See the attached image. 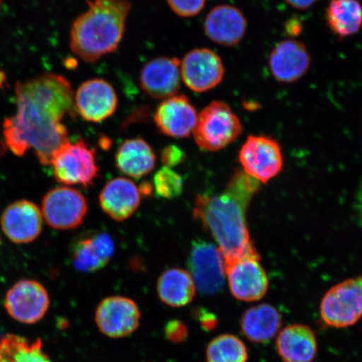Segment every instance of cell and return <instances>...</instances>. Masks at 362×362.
Wrapping results in <instances>:
<instances>
[{"label":"cell","instance_id":"ba28073f","mask_svg":"<svg viewBox=\"0 0 362 362\" xmlns=\"http://www.w3.org/2000/svg\"><path fill=\"white\" fill-rule=\"evenodd\" d=\"M187 266L197 291L203 296H214L223 288L225 259L218 247L204 240H196L189 250Z\"/></svg>","mask_w":362,"mask_h":362},{"label":"cell","instance_id":"836d02e7","mask_svg":"<svg viewBox=\"0 0 362 362\" xmlns=\"http://www.w3.org/2000/svg\"><path fill=\"white\" fill-rule=\"evenodd\" d=\"M285 30L287 33L292 36H297L301 33L302 31V23L300 20L293 18V19L288 20L285 25Z\"/></svg>","mask_w":362,"mask_h":362},{"label":"cell","instance_id":"8992f818","mask_svg":"<svg viewBox=\"0 0 362 362\" xmlns=\"http://www.w3.org/2000/svg\"><path fill=\"white\" fill-rule=\"evenodd\" d=\"M323 322L333 328H346L362 318V275L329 289L320 306Z\"/></svg>","mask_w":362,"mask_h":362},{"label":"cell","instance_id":"603a6c76","mask_svg":"<svg viewBox=\"0 0 362 362\" xmlns=\"http://www.w3.org/2000/svg\"><path fill=\"white\" fill-rule=\"evenodd\" d=\"M282 324V316L274 306L260 304L244 312L241 330L249 341L264 344L278 336Z\"/></svg>","mask_w":362,"mask_h":362},{"label":"cell","instance_id":"8fae6325","mask_svg":"<svg viewBox=\"0 0 362 362\" xmlns=\"http://www.w3.org/2000/svg\"><path fill=\"white\" fill-rule=\"evenodd\" d=\"M141 312L136 302L124 296L104 298L95 311V322L104 336L120 339L138 329Z\"/></svg>","mask_w":362,"mask_h":362},{"label":"cell","instance_id":"30bf717a","mask_svg":"<svg viewBox=\"0 0 362 362\" xmlns=\"http://www.w3.org/2000/svg\"><path fill=\"white\" fill-rule=\"evenodd\" d=\"M51 305L49 293L36 280L21 279L8 289L4 308L18 322L33 325L42 320Z\"/></svg>","mask_w":362,"mask_h":362},{"label":"cell","instance_id":"2e32d148","mask_svg":"<svg viewBox=\"0 0 362 362\" xmlns=\"http://www.w3.org/2000/svg\"><path fill=\"white\" fill-rule=\"evenodd\" d=\"M181 61L160 57L148 62L140 72V87L149 97L165 100L177 95L181 84Z\"/></svg>","mask_w":362,"mask_h":362},{"label":"cell","instance_id":"5b68a950","mask_svg":"<svg viewBox=\"0 0 362 362\" xmlns=\"http://www.w3.org/2000/svg\"><path fill=\"white\" fill-rule=\"evenodd\" d=\"M55 179L63 185L88 187L98 175L96 149L83 140L68 142L53 156L51 165Z\"/></svg>","mask_w":362,"mask_h":362},{"label":"cell","instance_id":"ffe728a7","mask_svg":"<svg viewBox=\"0 0 362 362\" xmlns=\"http://www.w3.org/2000/svg\"><path fill=\"white\" fill-rule=\"evenodd\" d=\"M115 243L105 233L94 232L75 240L71 247L74 268L81 273H95L105 268L115 255Z\"/></svg>","mask_w":362,"mask_h":362},{"label":"cell","instance_id":"d4e9b609","mask_svg":"<svg viewBox=\"0 0 362 362\" xmlns=\"http://www.w3.org/2000/svg\"><path fill=\"white\" fill-rule=\"evenodd\" d=\"M197 288L187 270L173 268L163 272L157 282L158 298L166 305L181 308L191 304Z\"/></svg>","mask_w":362,"mask_h":362},{"label":"cell","instance_id":"52a82bcc","mask_svg":"<svg viewBox=\"0 0 362 362\" xmlns=\"http://www.w3.org/2000/svg\"><path fill=\"white\" fill-rule=\"evenodd\" d=\"M238 160L244 173L260 184L276 177L284 166L281 146L266 135H249L240 149Z\"/></svg>","mask_w":362,"mask_h":362},{"label":"cell","instance_id":"9c48e42d","mask_svg":"<svg viewBox=\"0 0 362 362\" xmlns=\"http://www.w3.org/2000/svg\"><path fill=\"white\" fill-rule=\"evenodd\" d=\"M88 211L87 199L78 189L62 185L51 189L42 199V214L53 229L78 228Z\"/></svg>","mask_w":362,"mask_h":362},{"label":"cell","instance_id":"4dcf8cb0","mask_svg":"<svg viewBox=\"0 0 362 362\" xmlns=\"http://www.w3.org/2000/svg\"><path fill=\"white\" fill-rule=\"evenodd\" d=\"M167 339L172 343H181L188 337V328L182 321L173 320L169 321L165 327Z\"/></svg>","mask_w":362,"mask_h":362},{"label":"cell","instance_id":"1f68e13d","mask_svg":"<svg viewBox=\"0 0 362 362\" xmlns=\"http://www.w3.org/2000/svg\"><path fill=\"white\" fill-rule=\"evenodd\" d=\"M185 158V153L182 149L176 146H167L161 152V161L168 168L179 165Z\"/></svg>","mask_w":362,"mask_h":362},{"label":"cell","instance_id":"cb8c5ba5","mask_svg":"<svg viewBox=\"0 0 362 362\" xmlns=\"http://www.w3.org/2000/svg\"><path fill=\"white\" fill-rule=\"evenodd\" d=\"M156 156L153 148L141 138L129 139L117 148L115 165L121 173L140 179L155 168Z\"/></svg>","mask_w":362,"mask_h":362},{"label":"cell","instance_id":"f1b7e54d","mask_svg":"<svg viewBox=\"0 0 362 362\" xmlns=\"http://www.w3.org/2000/svg\"><path fill=\"white\" fill-rule=\"evenodd\" d=\"M153 188L158 197L175 199L183 192L184 180L177 172L168 167H163L153 176Z\"/></svg>","mask_w":362,"mask_h":362},{"label":"cell","instance_id":"d590c367","mask_svg":"<svg viewBox=\"0 0 362 362\" xmlns=\"http://www.w3.org/2000/svg\"><path fill=\"white\" fill-rule=\"evenodd\" d=\"M6 146H4V144L1 141V139H0V157L3 156L4 151H6Z\"/></svg>","mask_w":362,"mask_h":362},{"label":"cell","instance_id":"4fadbf2b","mask_svg":"<svg viewBox=\"0 0 362 362\" xmlns=\"http://www.w3.org/2000/svg\"><path fill=\"white\" fill-rule=\"evenodd\" d=\"M181 78L194 93H205L223 81L225 66L223 60L212 49L197 48L188 52L180 63Z\"/></svg>","mask_w":362,"mask_h":362},{"label":"cell","instance_id":"e575fe53","mask_svg":"<svg viewBox=\"0 0 362 362\" xmlns=\"http://www.w3.org/2000/svg\"><path fill=\"white\" fill-rule=\"evenodd\" d=\"M197 315H198L199 320H200L203 327L209 329L215 327L216 321L214 315H210L209 313H207V312H204L201 310L198 311Z\"/></svg>","mask_w":362,"mask_h":362},{"label":"cell","instance_id":"7c38bea8","mask_svg":"<svg viewBox=\"0 0 362 362\" xmlns=\"http://www.w3.org/2000/svg\"><path fill=\"white\" fill-rule=\"evenodd\" d=\"M226 276L230 293L240 301H259L268 292L269 278L260 264L259 253L226 265Z\"/></svg>","mask_w":362,"mask_h":362},{"label":"cell","instance_id":"d6986e66","mask_svg":"<svg viewBox=\"0 0 362 362\" xmlns=\"http://www.w3.org/2000/svg\"><path fill=\"white\" fill-rule=\"evenodd\" d=\"M245 16L238 8L220 4L211 8L204 22V31L212 42L226 47L242 42L247 33Z\"/></svg>","mask_w":362,"mask_h":362},{"label":"cell","instance_id":"e0dca14e","mask_svg":"<svg viewBox=\"0 0 362 362\" xmlns=\"http://www.w3.org/2000/svg\"><path fill=\"white\" fill-rule=\"evenodd\" d=\"M310 64L306 45L297 40H282L272 49L269 57L271 74L281 83L300 80L310 70Z\"/></svg>","mask_w":362,"mask_h":362},{"label":"cell","instance_id":"ac0fdd59","mask_svg":"<svg viewBox=\"0 0 362 362\" xmlns=\"http://www.w3.org/2000/svg\"><path fill=\"white\" fill-rule=\"evenodd\" d=\"M198 112L185 95H175L158 106L155 123L160 133L171 138L183 139L193 133Z\"/></svg>","mask_w":362,"mask_h":362},{"label":"cell","instance_id":"44dd1931","mask_svg":"<svg viewBox=\"0 0 362 362\" xmlns=\"http://www.w3.org/2000/svg\"><path fill=\"white\" fill-rule=\"evenodd\" d=\"M141 191L132 180L117 177L104 185L99 203L112 220L124 221L132 216L141 203Z\"/></svg>","mask_w":362,"mask_h":362},{"label":"cell","instance_id":"4316f807","mask_svg":"<svg viewBox=\"0 0 362 362\" xmlns=\"http://www.w3.org/2000/svg\"><path fill=\"white\" fill-rule=\"evenodd\" d=\"M0 362H53L43 350L42 339L35 341L7 334L0 338Z\"/></svg>","mask_w":362,"mask_h":362},{"label":"cell","instance_id":"8d00e7d4","mask_svg":"<svg viewBox=\"0 0 362 362\" xmlns=\"http://www.w3.org/2000/svg\"><path fill=\"white\" fill-rule=\"evenodd\" d=\"M0 3H1V0H0Z\"/></svg>","mask_w":362,"mask_h":362},{"label":"cell","instance_id":"d6a6232c","mask_svg":"<svg viewBox=\"0 0 362 362\" xmlns=\"http://www.w3.org/2000/svg\"><path fill=\"white\" fill-rule=\"evenodd\" d=\"M284 1L296 10L305 11L315 6L318 0H284Z\"/></svg>","mask_w":362,"mask_h":362},{"label":"cell","instance_id":"5bb4252c","mask_svg":"<svg viewBox=\"0 0 362 362\" xmlns=\"http://www.w3.org/2000/svg\"><path fill=\"white\" fill-rule=\"evenodd\" d=\"M76 110L86 121L101 123L115 112L119 98L115 88L106 80L84 81L75 93Z\"/></svg>","mask_w":362,"mask_h":362},{"label":"cell","instance_id":"9a60e30c","mask_svg":"<svg viewBox=\"0 0 362 362\" xmlns=\"http://www.w3.org/2000/svg\"><path fill=\"white\" fill-rule=\"evenodd\" d=\"M0 225L4 235L12 243H33L42 232V211L33 202L27 200L17 201L4 211Z\"/></svg>","mask_w":362,"mask_h":362},{"label":"cell","instance_id":"7402d4cb","mask_svg":"<svg viewBox=\"0 0 362 362\" xmlns=\"http://www.w3.org/2000/svg\"><path fill=\"white\" fill-rule=\"evenodd\" d=\"M276 347L284 362H312L318 351V342L310 327L293 324L280 330Z\"/></svg>","mask_w":362,"mask_h":362},{"label":"cell","instance_id":"7a4b0ae2","mask_svg":"<svg viewBox=\"0 0 362 362\" xmlns=\"http://www.w3.org/2000/svg\"><path fill=\"white\" fill-rule=\"evenodd\" d=\"M260 183L238 170L223 193L199 194L193 216L215 240L224 257L225 266L242 257L259 255L251 241L247 210Z\"/></svg>","mask_w":362,"mask_h":362},{"label":"cell","instance_id":"3957f363","mask_svg":"<svg viewBox=\"0 0 362 362\" xmlns=\"http://www.w3.org/2000/svg\"><path fill=\"white\" fill-rule=\"evenodd\" d=\"M88 10L72 24L70 47L81 60L93 63L119 48L132 4L129 0H88Z\"/></svg>","mask_w":362,"mask_h":362},{"label":"cell","instance_id":"f546056e","mask_svg":"<svg viewBox=\"0 0 362 362\" xmlns=\"http://www.w3.org/2000/svg\"><path fill=\"white\" fill-rule=\"evenodd\" d=\"M206 0H167L171 10L180 17L198 15L205 7Z\"/></svg>","mask_w":362,"mask_h":362},{"label":"cell","instance_id":"83f0119b","mask_svg":"<svg viewBox=\"0 0 362 362\" xmlns=\"http://www.w3.org/2000/svg\"><path fill=\"white\" fill-rule=\"evenodd\" d=\"M206 358L207 362H247L248 351L241 339L223 334L208 344Z\"/></svg>","mask_w":362,"mask_h":362},{"label":"cell","instance_id":"277c9868","mask_svg":"<svg viewBox=\"0 0 362 362\" xmlns=\"http://www.w3.org/2000/svg\"><path fill=\"white\" fill-rule=\"evenodd\" d=\"M243 130L241 120L228 104L214 101L198 113L192 134L202 151L216 152L233 144Z\"/></svg>","mask_w":362,"mask_h":362},{"label":"cell","instance_id":"6da1fadb","mask_svg":"<svg viewBox=\"0 0 362 362\" xmlns=\"http://www.w3.org/2000/svg\"><path fill=\"white\" fill-rule=\"evenodd\" d=\"M75 94L64 76L45 74L18 83L16 112L4 122V144L16 156L33 151L40 164L49 165L55 153L70 142L66 116L76 117Z\"/></svg>","mask_w":362,"mask_h":362},{"label":"cell","instance_id":"484cf974","mask_svg":"<svg viewBox=\"0 0 362 362\" xmlns=\"http://www.w3.org/2000/svg\"><path fill=\"white\" fill-rule=\"evenodd\" d=\"M325 20L338 38L354 35L362 28L361 4L358 0H329Z\"/></svg>","mask_w":362,"mask_h":362}]
</instances>
